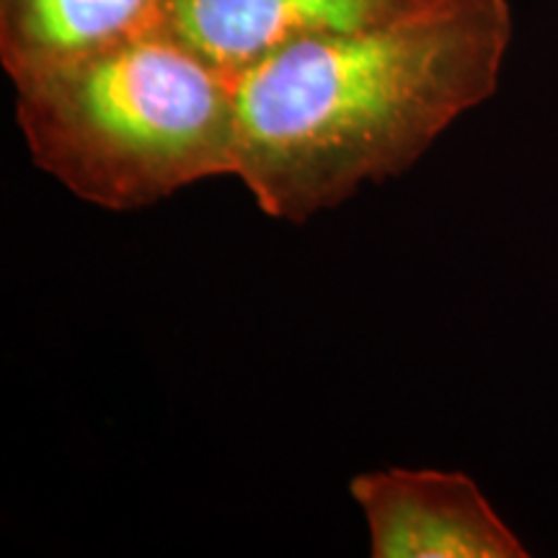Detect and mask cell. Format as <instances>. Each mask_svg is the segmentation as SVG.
I'll list each match as a JSON object with an SVG mask.
<instances>
[{"mask_svg":"<svg viewBox=\"0 0 558 558\" xmlns=\"http://www.w3.org/2000/svg\"><path fill=\"white\" fill-rule=\"evenodd\" d=\"M422 0H171L169 32L239 78L295 41L380 24Z\"/></svg>","mask_w":558,"mask_h":558,"instance_id":"4","label":"cell"},{"mask_svg":"<svg viewBox=\"0 0 558 558\" xmlns=\"http://www.w3.org/2000/svg\"><path fill=\"white\" fill-rule=\"evenodd\" d=\"M509 41L507 0H422L284 47L235 78V179L264 215L300 226L401 177L492 99Z\"/></svg>","mask_w":558,"mask_h":558,"instance_id":"1","label":"cell"},{"mask_svg":"<svg viewBox=\"0 0 558 558\" xmlns=\"http://www.w3.org/2000/svg\"><path fill=\"white\" fill-rule=\"evenodd\" d=\"M169 5L171 0H0V65L16 86L169 29Z\"/></svg>","mask_w":558,"mask_h":558,"instance_id":"5","label":"cell"},{"mask_svg":"<svg viewBox=\"0 0 558 558\" xmlns=\"http://www.w3.org/2000/svg\"><path fill=\"white\" fill-rule=\"evenodd\" d=\"M13 88L34 166L88 205L130 213L235 177V78L169 29Z\"/></svg>","mask_w":558,"mask_h":558,"instance_id":"2","label":"cell"},{"mask_svg":"<svg viewBox=\"0 0 558 558\" xmlns=\"http://www.w3.org/2000/svg\"><path fill=\"white\" fill-rule=\"evenodd\" d=\"M349 494L367 522L373 558H525L527 548L460 471L360 473Z\"/></svg>","mask_w":558,"mask_h":558,"instance_id":"3","label":"cell"}]
</instances>
